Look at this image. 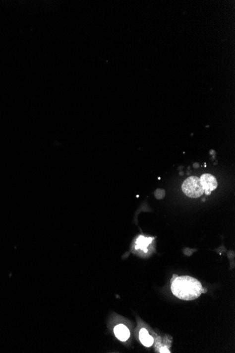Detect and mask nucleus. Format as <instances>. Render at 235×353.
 I'll return each mask as SVG.
<instances>
[{
    "mask_svg": "<svg viewBox=\"0 0 235 353\" xmlns=\"http://www.w3.org/2000/svg\"><path fill=\"white\" fill-rule=\"evenodd\" d=\"M171 290L175 296L182 300H193L200 297L203 286L196 279L189 276L176 277L171 284Z\"/></svg>",
    "mask_w": 235,
    "mask_h": 353,
    "instance_id": "f257e3e1",
    "label": "nucleus"
},
{
    "mask_svg": "<svg viewBox=\"0 0 235 353\" xmlns=\"http://www.w3.org/2000/svg\"><path fill=\"white\" fill-rule=\"evenodd\" d=\"M153 238H144V236L139 237L138 239L137 240V246H136V249H142L144 252H147V247L150 244L151 242L152 241Z\"/></svg>",
    "mask_w": 235,
    "mask_h": 353,
    "instance_id": "423d86ee",
    "label": "nucleus"
},
{
    "mask_svg": "<svg viewBox=\"0 0 235 353\" xmlns=\"http://www.w3.org/2000/svg\"><path fill=\"white\" fill-rule=\"evenodd\" d=\"M201 183L206 195H210L213 191L217 188L218 182L212 175L205 174L201 177Z\"/></svg>",
    "mask_w": 235,
    "mask_h": 353,
    "instance_id": "7ed1b4c3",
    "label": "nucleus"
},
{
    "mask_svg": "<svg viewBox=\"0 0 235 353\" xmlns=\"http://www.w3.org/2000/svg\"><path fill=\"white\" fill-rule=\"evenodd\" d=\"M163 351H166V353H170L169 351H168V350L166 349H161V353H163Z\"/></svg>",
    "mask_w": 235,
    "mask_h": 353,
    "instance_id": "0eeeda50",
    "label": "nucleus"
},
{
    "mask_svg": "<svg viewBox=\"0 0 235 353\" xmlns=\"http://www.w3.org/2000/svg\"><path fill=\"white\" fill-rule=\"evenodd\" d=\"M182 189L186 196L192 198H199L204 193L200 179L196 176L188 178L182 183Z\"/></svg>",
    "mask_w": 235,
    "mask_h": 353,
    "instance_id": "f03ea898",
    "label": "nucleus"
},
{
    "mask_svg": "<svg viewBox=\"0 0 235 353\" xmlns=\"http://www.w3.org/2000/svg\"><path fill=\"white\" fill-rule=\"evenodd\" d=\"M116 336L121 341H126L130 338V333L128 329L123 324H119L114 329Z\"/></svg>",
    "mask_w": 235,
    "mask_h": 353,
    "instance_id": "20e7f679",
    "label": "nucleus"
},
{
    "mask_svg": "<svg viewBox=\"0 0 235 353\" xmlns=\"http://www.w3.org/2000/svg\"><path fill=\"white\" fill-rule=\"evenodd\" d=\"M139 339L141 343L146 347H150L154 344V339L149 335L148 332L145 329H141L139 332Z\"/></svg>",
    "mask_w": 235,
    "mask_h": 353,
    "instance_id": "39448f33",
    "label": "nucleus"
}]
</instances>
